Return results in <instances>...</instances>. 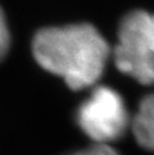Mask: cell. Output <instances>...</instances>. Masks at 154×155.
Segmentation results:
<instances>
[{"instance_id":"cell-1","label":"cell","mask_w":154,"mask_h":155,"mask_svg":"<svg viewBox=\"0 0 154 155\" xmlns=\"http://www.w3.org/2000/svg\"><path fill=\"white\" fill-rule=\"evenodd\" d=\"M32 51L38 65L63 78L71 90L93 87L101 79L111 56L108 41L90 23L38 30Z\"/></svg>"},{"instance_id":"cell-2","label":"cell","mask_w":154,"mask_h":155,"mask_svg":"<svg viewBox=\"0 0 154 155\" xmlns=\"http://www.w3.org/2000/svg\"><path fill=\"white\" fill-rule=\"evenodd\" d=\"M113 57L120 72L143 86L154 84V12L134 10L122 19Z\"/></svg>"},{"instance_id":"cell-3","label":"cell","mask_w":154,"mask_h":155,"mask_svg":"<svg viewBox=\"0 0 154 155\" xmlns=\"http://www.w3.org/2000/svg\"><path fill=\"white\" fill-rule=\"evenodd\" d=\"M79 128L95 144L119 140L131 124L123 97L108 86H95L76 113Z\"/></svg>"},{"instance_id":"cell-4","label":"cell","mask_w":154,"mask_h":155,"mask_svg":"<svg viewBox=\"0 0 154 155\" xmlns=\"http://www.w3.org/2000/svg\"><path fill=\"white\" fill-rule=\"evenodd\" d=\"M130 129L135 142L147 151H154V93L145 95L131 117Z\"/></svg>"},{"instance_id":"cell-5","label":"cell","mask_w":154,"mask_h":155,"mask_svg":"<svg viewBox=\"0 0 154 155\" xmlns=\"http://www.w3.org/2000/svg\"><path fill=\"white\" fill-rule=\"evenodd\" d=\"M10 30H8L7 19L0 7V60L7 54L8 48H10Z\"/></svg>"},{"instance_id":"cell-6","label":"cell","mask_w":154,"mask_h":155,"mask_svg":"<svg viewBox=\"0 0 154 155\" xmlns=\"http://www.w3.org/2000/svg\"><path fill=\"white\" fill-rule=\"evenodd\" d=\"M71 155H119L109 144H94L86 150L78 151Z\"/></svg>"}]
</instances>
